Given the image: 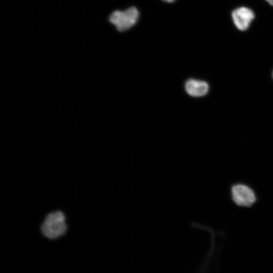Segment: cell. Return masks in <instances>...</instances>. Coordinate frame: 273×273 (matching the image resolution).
<instances>
[{
  "label": "cell",
  "mask_w": 273,
  "mask_h": 273,
  "mask_svg": "<svg viewBox=\"0 0 273 273\" xmlns=\"http://www.w3.org/2000/svg\"><path fill=\"white\" fill-rule=\"evenodd\" d=\"M41 229L43 235L51 239L63 235L67 229L64 215L61 211L49 213L42 223Z\"/></svg>",
  "instance_id": "obj_1"
},
{
  "label": "cell",
  "mask_w": 273,
  "mask_h": 273,
  "mask_svg": "<svg viewBox=\"0 0 273 273\" xmlns=\"http://www.w3.org/2000/svg\"><path fill=\"white\" fill-rule=\"evenodd\" d=\"M139 17V11L132 6L123 11H113L109 16V21L118 31L122 32L133 26Z\"/></svg>",
  "instance_id": "obj_2"
},
{
  "label": "cell",
  "mask_w": 273,
  "mask_h": 273,
  "mask_svg": "<svg viewBox=\"0 0 273 273\" xmlns=\"http://www.w3.org/2000/svg\"><path fill=\"white\" fill-rule=\"evenodd\" d=\"M233 23L237 28L241 31L248 29L255 18L252 10L246 7H240L232 12Z\"/></svg>",
  "instance_id": "obj_3"
},
{
  "label": "cell",
  "mask_w": 273,
  "mask_h": 273,
  "mask_svg": "<svg viewBox=\"0 0 273 273\" xmlns=\"http://www.w3.org/2000/svg\"><path fill=\"white\" fill-rule=\"evenodd\" d=\"M234 202L241 206H249L255 201V195L251 189L246 186L237 185L232 189Z\"/></svg>",
  "instance_id": "obj_4"
},
{
  "label": "cell",
  "mask_w": 273,
  "mask_h": 273,
  "mask_svg": "<svg viewBox=\"0 0 273 273\" xmlns=\"http://www.w3.org/2000/svg\"><path fill=\"white\" fill-rule=\"evenodd\" d=\"M184 88L186 93L190 96L199 98L203 97L208 93L209 86L205 81L189 78L186 81Z\"/></svg>",
  "instance_id": "obj_5"
},
{
  "label": "cell",
  "mask_w": 273,
  "mask_h": 273,
  "mask_svg": "<svg viewBox=\"0 0 273 273\" xmlns=\"http://www.w3.org/2000/svg\"><path fill=\"white\" fill-rule=\"evenodd\" d=\"M269 5L273 6V0H265Z\"/></svg>",
  "instance_id": "obj_6"
},
{
  "label": "cell",
  "mask_w": 273,
  "mask_h": 273,
  "mask_svg": "<svg viewBox=\"0 0 273 273\" xmlns=\"http://www.w3.org/2000/svg\"><path fill=\"white\" fill-rule=\"evenodd\" d=\"M165 2H167V3H172V2H174L175 0H162Z\"/></svg>",
  "instance_id": "obj_7"
},
{
  "label": "cell",
  "mask_w": 273,
  "mask_h": 273,
  "mask_svg": "<svg viewBox=\"0 0 273 273\" xmlns=\"http://www.w3.org/2000/svg\"><path fill=\"white\" fill-rule=\"evenodd\" d=\"M272 77H273V72H272Z\"/></svg>",
  "instance_id": "obj_8"
}]
</instances>
